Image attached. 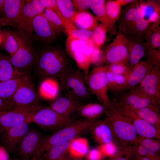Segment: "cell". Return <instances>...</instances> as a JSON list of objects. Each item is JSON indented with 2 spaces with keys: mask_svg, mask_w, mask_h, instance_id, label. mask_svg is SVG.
<instances>
[{
  "mask_svg": "<svg viewBox=\"0 0 160 160\" xmlns=\"http://www.w3.org/2000/svg\"><path fill=\"white\" fill-rule=\"evenodd\" d=\"M105 69L106 77L108 89L112 92L115 93V75L106 68L105 66Z\"/></svg>",
  "mask_w": 160,
  "mask_h": 160,
  "instance_id": "c3c4849f",
  "label": "cell"
},
{
  "mask_svg": "<svg viewBox=\"0 0 160 160\" xmlns=\"http://www.w3.org/2000/svg\"><path fill=\"white\" fill-rule=\"evenodd\" d=\"M146 56L152 65L160 66V49H153L149 47Z\"/></svg>",
  "mask_w": 160,
  "mask_h": 160,
  "instance_id": "ee69618b",
  "label": "cell"
},
{
  "mask_svg": "<svg viewBox=\"0 0 160 160\" xmlns=\"http://www.w3.org/2000/svg\"><path fill=\"white\" fill-rule=\"evenodd\" d=\"M40 1L45 8L50 9L54 11L62 20L56 0H40Z\"/></svg>",
  "mask_w": 160,
  "mask_h": 160,
  "instance_id": "7dc6e473",
  "label": "cell"
},
{
  "mask_svg": "<svg viewBox=\"0 0 160 160\" xmlns=\"http://www.w3.org/2000/svg\"><path fill=\"white\" fill-rule=\"evenodd\" d=\"M131 155V152L125 151L119 153H117L112 156L110 160H128Z\"/></svg>",
  "mask_w": 160,
  "mask_h": 160,
  "instance_id": "681fc988",
  "label": "cell"
},
{
  "mask_svg": "<svg viewBox=\"0 0 160 160\" xmlns=\"http://www.w3.org/2000/svg\"><path fill=\"white\" fill-rule=\"evenodd\" d=\"M23 0H5L1 18V25L15 27L16 23L25 4Z\"/></svg>",
  "mask_w": 160,
  "mask_h": 160,
  "instance_id": "d6986e66",
  "label": "cell"
},
{
  "mask_svg": "<svg viewBox=\"0 0 160 160\" xmlns=\"http://www.w3.org/2000/svg\"><path fill=\"white\" fill-rule=\"evenodd\" d=\"M83 73L71 66L59 77L60 86L65 96L82 103L89 98Z\"/></svg>",
  "mask_w": 160,
  "mask_h": 160,
  "instance_id": "277c9868",
  "label": "cell"
},
{
  "mask_svg": "<svg viewBox=\"0 0 160 160\" xmlns=\"http://www.w3.org/2000/svg\"><path fill=\"white\" fill-rule=\"evenodd\" d=\"M1 35L0 31V46L1 45Z\"/></svg>",
  "mask_w": 160,
  "mask_h": 160,
  "instance_id": "91938a15",
  "label": "cell"
},
{
  "mask_svg": "<svg viewBox=\"0 0 160 160\" xmlns=\"http://www.w3.org/2000/svg\"><path fill=\"white\" fill-rule=\"evenodd\" d=\"M65 32L76 28L73 23L75 11L72 0H56Z\"/></svg>",
  "mask_w": 160,
  "mask_h": 160,
  "instance_id": "484cf974",
  "label": "cell"
},
{
  "mask_svg": "<svg viewBox=\"0 0 160 160\" xmlns=\"http://www.w3.org/2000/svg\"><path fill=\"white\" fill-rule=\"evenodd\" d=\"M105 144L104 151L107 154L112 156L117 153L116 147L112 143Z\"/></svg>",
  "mask_w": 160,
  "mask_h": 160,
  "instance_id": "f5cc1de1",
  "label": "cell"
},
{
  "mask_svg": "<svg viewBox=\"0 0 160 160\" xmlns=\"http://www.w3.org/2000/svg\"><path fill=\"white\" fill-rule=\"evenodd\" d=\"M111 103L132 109L149 107L159 111V102L145 92L137 85L126 91L116 94Z\"/></svg>",
  "mask_w": 160,
  "mask_h": 160,
  "instance_id": "8992f818",
  "label": "cell"
},
{
  "mask_svg": "<svg viewBox=\"0 0 160 160\" xmlns=\"http://www.w3.org/2000/svg\"><path fill=\"white\" fill-rule=\"evenodd\" d=\"M0 160H9L8 156L6 150L1 146L0 148Z\"/></svg>",
  "mask_w": 160,
  "mask_h": 160,
  "instance_id": "11a10c76",
  "label": "cell"
},
{
  "mask_svg": "<svg viewBox=\"0 0 160 160\" xmlns=\"http://www.w3.org/2000/svg\"><path fill=\"white\" fill-rule=\"evenodd\" d=\"M128 52L123 34L120 31L106 49L103 51L100 63L106 65L126 64Z\"/></svg>",
  "mask_w": 160,
  "mask_h": 160,
  "instance_id": "8fae6325",
  "label": "cell"
},
{
  "mask_svg": "<svg viewBox=\"0 0 160 160\" xmlns=\"http://www.w3.org/2000/svg\"><path fill=\"white\" fill-rule=\"evenodd\" d=\"M59 85L55 79H45L39 88L40 95L47 99H54L57 97L59 92Z\"/></svg>",
  "mask_w": 160,
  "mask_h": 160,
  "instance_id": "1f68e13d",
  "label": "cell"
},
{
  "mask_svg": "<svg viewBox=\"0 0 160 160\" xmlns=\"http://www.w3.org/2000/svg\"><path fill=\"white\" fill-rule=\"evenodd\" d=\"M1 146H0V148H1Z\"/></svg>",
  "mask_w": 160,
  "mask_h": 160,
  "instance_id": "03108f58",
  "label": "cell"
},
{
  "mask_svg": "<svg viewBox=\"0 0 160 160\" xmlns=\"http://www.w3.org/2000/svg\"><path fill=\"white\" fill-rule=\"evenodd\" d=\"M42 14L47 20L56 36L63 31L64 29L63 22L54 11L50 9L45 8Z\"/></svg>",
  "mask_w": 160,
  "mask_h": 160,
  "instance_id": "74e56055",
  "label": "cell"
},
{
  "mask_svg": "<svg viewBox=\"0 0 160 160\" xmlns=\"http://www.w3.org/2000/svg\"><path fill=\"white\" fill-rule=\"evenodd\" d=\"M65 32L68 37L83 40H91L92 34V31L82 29L76 28Z\"/></svg>",
  "mask_w": 160,
  "mask_h": 160,
  "instance_id": "b9f144b4",
  "label": "cell"
},
{
  "mask_svg": "<svg viewBox=\"0 0 160 160\" xmlns=\"http://www.w3.org/2000/svg\"><path fill=\"white\" fill-rule=\"evenodd\" d=\"M11 31L17 41L19 49L15 54L9 57L10 62L17 71L27 74L34 67L38 52L28 36L17 30Z\"/></svg>",
  "mask_w": 160,
  "mask_h": 160,
  "instance_id": "7a4b0ae2",
  "label": "cell"
},
{
  "mask_svg": "<svg viewBox=\"0 0 160 160\" xmlns=\"http://www.w3.org/2000/svg\"><path fill=\"white\" fill-rule=\"evenodd\" d=\"M70 117L59 114L49 107L40 108L33 115L30 123L42 128L55 131L72 123Z\"/></svg>",
  "mask_w": 160,
  "mask_h": 160,
  "instance_id": "9c48e42d",
  "label": "cell"
},
{
  "mask_svg": "<svg viewBox=\"0 0 160 160\" xmlns=\"http://www.w3.org/2000/svg\"><path fill=\"white\" fill-rule=\"evenodd\" d=\"M32 28L35 38L43 42L49 43L56 38V36L42 13L34 17L32 22Z\"/></svg>",
  "mask_w": 160,
  "mask_h": 160,
  "instance_id": "ac0fdd59",
  "label": "cell"
},
{
  "mask_svg": "<svg viewBox=\"0 0 160 160\" xmlns=\"http://www.w3.org/2000/svg\"><path fill=\"white\" fill-rule=\"evenodd\" d=\"M105 9L110 19L115 23L121 16V7L115 0H109L105 3Z\"/></svg>",
  "mask_w": 160,
  "mask_h": 160,
  "instance_id": "ab89813d",
  "label": "cell"
},
{
  "mask_svg": "<svg viewBox=\"0 0 160 160\" xmlns=\"http://www.w3.org/2000/svg\"><path fill=\"white\" fill-rule=\"evenodd\" d=\"M31 160H36L35 159H31Z\"/></svg>",
  "mask_w": 160,
  "mask_h": 160,
  "instance_id": "e7e4bbea",
  "label": "cell"
},
{
  "mask_svg": "<svg viewBox=\"0 0 160 160\" xmlns=\"http://www.w3.org/2000/svg\"><path fill=\"white\" fill-rule=\"evenodd\" d=\"M137 1L129 4L121 12L118 21L119 31L123 34L129 36L135 22L140 17L137 13Z\"/></svg>",
  "mask_w": 160,
  "mask_h": 160,
  "instance_id": "ffe728a7",
  "label": "cell"
},
{
  "mask_svg": "<svg viewBox=\"0 0 160 160\" xmlns=\"http://www.w3.org/2000/svg\"><path fill=\"white\" fill-rule=\"evenodd\" d=\"M23 122L12 126L2 133V140L6 149L9 153L16 150L21 140L29 131V124Z\"/></svg>",
  "mask_w": 160,
  "mask_h": 160,
  "instance_id": "e0dca14e",
  "label": "cell"
},
{
  "mask_svg": "<svg viewBox=\"0 0 160 160\" xmlns=\"http://www.w3.org/2000/svg\"><path fill=\"white\" fill-rule=\"evenodd\" d=\"M62 160H76L69 159H67L65 158H64Z\"/></svg>",
  "mask_w": 160,
  "mask_h": 160,
  "instance_id": "94428289",
  "label": "cell"
},
{
  "mask_svg": "<svg viewBox=\"0 0 160 160\" xmlns=\"http://www.w3.org/2000/svg\"><path fill=\"white\" fill-rule=\"evenodd\" d=\"M101 154L98 150L94 149L89 153L88 158L89 160H99Z\"/></svg>",
  "mask_w": 160,
  "mask_h": 160,
  "instance_id": "db71d44e",
  "label": "cell"
},
{
  "mask_svg": "<svg viewBox=\"0 0 160 160\" xmlns=\"http://www.w3.org/2000/svg\"><path fill=\"white\" fill-rule=\"evenodd\" d=\"M65 51L82 70L84 76L89 73L91 56L95 48L91 40H80L68 37L65 41Z\"/></svg>",
  "mask_w": 160,
  "mask_h": 160,
  "instance_id": "52a82bcc",
  "label": "cell"
},
{
  "mask_svg": "<svg viewBox=\"0 0 160 160\" xmlns=\"http://www.w3.org/2000/svg\"><path fill=\"white\" fill-rule=\"evenodd\" d=\"M98 20L96 16L89 12H76L73 19V23L79 29L92 31L98 24Z\"/></svg>",
  "mask_w": 160,
  "mask_h": 160,
  "instance_id": "f1b7e54d",
  "label": "cell"
},
{
  "mask_svg": "<svg viewBox=\"0 0 160 160\" xmlns=\"http://www.w3.org/2000/svg\"><path fill=\"white\" fill-rule=\"evenodd\" d=\"M85 82L90 92L105 107L106 110L112 106L108 95L109 89L105 66L94 68L88 74L84 76Z\"/></svg>",
  "mask_w": 160,
  "mask_h": 160,
  "instance_id": "ba28073f",
  "label": "cell"
},
{
  "mask_svg": "<svg viewBox=\"0 0 160 160\" xmlns=\"http://www.w3.org/2000/svg\"><path fill=\"white\" fill-rule=\"evenodd\" d=\"M92 32L91 40L95 48L100 49L105 41L107 29L104 25L98 23Z\"/></svg>",
  "mask_w": 160,
  "mask_h": 160,
  "instance_id": "f35d334b",
  "label": "cell"
},
{
  "mask_svg": "<svg viewBox=\"0 0 160 160\" xmlns=\"http://www.w3.org/2000/svg\"><path fill=\"white\" fill-rule=\"evenodd\" d=\"M29 81L27 74L0 81V97L8 101L21 86Z\"/></svg>",
  "mask_w": 160,
  "mask_h": 160,
  "instance_id": "d4e9b609",
  "label": "cell"
},
{
  "mask_svg": "<svg viewBox=\"0 0 160 160\" xmlns=\"http://www.w3.org/2000/svg\"><path fill=\"white\" fill-rule=\"evenodd\" d=\"M26 75L19 72L13 67L9 57L0 54V81ZM28 75V74H27Z\"/></svg>",
  "mask_w": 160,
  "mask_h": 160,
  "instance_id": "4dcf8cb0",
  "label": "cell"
},
{
  "mask_svg": "<svg viewBox=\"0 0 160 160\" xmlns=\"http://www.w3.org/2000/svg\"><path fill=\"white\" fill-rule=\"evenodd\" d=\"M1 35V45L3 49L10 54V56L14 55L19 49L17 40L13 35L11 31L5 30L0 31Z\"/></svg>",
  "mask_w": 160,
  "mask_h": 160,
  "instance_id": "836d02e7",
  "label": "cell"
},
{
  "mask_svg": "<svg viewBox=\"0 0 160 160\" xmlns=\"http://www.w3.org/2000/svg\"><path fill=\"white\" fill-rule=\"evenodd\" d=\"M116 1L121 7L134 2L136 0H116Z\"/></svg>",
  "mask_w": 160,
  "mask_h": 160,
  "instance_id": "9f6ffc18",
  "label": "cell"
},
{
  "mask_svg": "<svg viewBox=\"0 0 160 160\" xmlns=\"http://www.w3.org/2000/svg\"><path fill=\"white\" fill-rule=\"evenodd\" d=\"M71 143V141L53 145L42 155L40 160H62L65 158Z\"/></svg>",
  "mask_w": 160,
  "mask_h": 160,
  "instance_id": "83f0119b",
  "label": "cell"
},
{
  "mask_svg": "<svg viewBox=\"0 0 160 160\" xmlns=\"http://www.w3.org/2000/svg\"><path fill=\"white\" fill-rule=\"evenodd\" d=\"M160 23L152 24L151 28L146 35L145 39V43L153 49L160 48Z\"/></svg>",
  "mask_w": 160,
  "mask_h": 160,
  "instance_id": "d590c367",
  "label": "cell"
},
{
  "mask_svg": "<svg viewBox=\"0 0 160 160\" xmlns=\"http://www.w3.org/2000/svg\"><path fill=\"white\" fill-rule=\"evenodd\" d=\"M95 121V120L84 119L72 122L56 131L51 135L44 138L34 158L39 160L43 154L53 145L71 141L79 134L89 129Z\"/></svg>",
  "mask_w": 160,
  "mask_h": 160,
  "instance_id": "3957f363",
  "label": "cell"
},
{
  "mask_svg": "<svg viewBox=\"0 0 160 160\" xmlns=\"http://www.w3.org/2000/svg\"><path fill=\"white\" fill-rule=\"evenodd\" d=\"M152 24L147 19L139 17L135 22L129 36L143 40Z\"/></svg>",
  "mask_w": 160,
  "mask_h": 160,
  "instance_id": "8d00e7d4",
  "label": "cell"
},
{
  "mask_svg": "<svg viewBox=\"0 0 160 160\" xmlns=\"http://www.w3.org/2000/svg\"><path fill=\"white\" fill-rule=\"evenodd\" d=\"M134 157L135 160H151L147 158L141 156L134 153H131Z\"/></svg>",
  "mask_w": 160,
  "mask_h": 160,
  "instance_id": "6f0895ef",
  "label": "cell"
},
{
  "mask_svg": "<svg viewBox=\"0 0 160 160\" xmlns=\"http://www.w3.org/2000/svg\"><path fill=\"white\" fill-rule=\"evenodd\" d=\"M8 101L14 108H31L39 105L38 95L30 81L21 86Z\"/></svg>",
  "mask_w": 160,
  "mask_h": 160,
  "instance_id": "4fadbf2b",
  "label": "cell"
},
{
  "mask_svg": "<svg viewBox=\"0 0 160 160\" xmlns=\"http://www.w3.org/2000/svg\"><path fill=\"white\" fill-rule=\"evenodd\" d=\"M72 1L74 8L79 11H87L91 4V0H73Z\"/></svg>",
  "mask_w": 160,
  "mask_h": 160,
  "instance_id": "bcb514c9",
  "label": "cell"
},
{
  "mask_svg": "<svg viewBox=\"0 0 160 160\" xmlns=\"http://www.w3.org/2000/svg\"><path fill=\"white\" fill-rule=\"evenodd\" d=\"M89 129L92 134L97 141L106 144L111 143L113 139V134L108 124L105 120L95 121Z\"/></svg>",
  "mask_w": 160,
  "mask_h": 160,
  "instance_id": "4316f807",
  "label": "cell"
},
{
  "mask_svg": "<svg viewBox=\"0 0 160 160\" xmlns=\"http://www.w3.org/2000/svg\"><path fill=\"white\" fill-rule=\"evenodd\" d=\"M102 52L100 49L94 48L91 56V63H100Z\"/></svg>",
  "mask_w": 160,
  "mask_h": 160,
  "instance_id": "f907efd6",
  "label": "cell"
},
{
  "mask_svg": "<svg viewBox=\"0 0 160 160\" xmlns=\"http://www.w3.org/2000/svg\"><path fill=\"white\" fill-rule=\"evenodd\" d=\"M44 138L37 130L29 129L16 149L17 155L25 160H29L30 158L32 159L41 146Z\"/></svg>",
  "mask_w": 160,
  "mask_h": 160,
  "instance_id": "5bb4252c",
  "label": "cell"
},
{
  "mask_svg": "<svg viewBox=\"0 0 160 160\" xmlns=\"http://www.w3.org/2000/svg\"><path fill=\"white\" fill-rule=\"evenodd\" d=\"M14 108L9 101L5 100L0 97V112L12 110Z\"/></svg>",
  "mask_w": 160,
  "mask_h": 160,
  "instance_id": "816d5d0a",
  "label": "cell"
},
{
  "mask_svg": "<svg viewBox=\"0 0 160 160\" xmlns=\"http://www.w3.org/2000/svg\"><path fill=\"white\" fill-rule=\"evenodd\" d=\"M106 108L103 104L98 103H89L82 104L77 109L79 115L84 119L95 120V119L100 116Z\"/></svg>",
  "mask_w": 160,
  "mask_h": 160,
  "instance_id": "f546056e",
  "label": "cell"
},
{
  "mask_svg": "<svg viewBox=\"0 0 160 160\" xmlns=\"http://www.w3.org/2000/svg\"><path fill=\"white\" fill-rule=\"evenodd\" d=\"M105 120L112 131L113 135L126 144L136 142L137 134L131 121L112 106L106 110Z\"/></svg>",
  "mask_w": 160,
  "mask_h": 160,
  "instance_id": "5b68a950",
  "label": "cell"
},
{
  "mask_svg": "<svg viewBox=\"0 0 160 160\" xmlns=\"http://www.w3.org/2000/svg\"><path fill=\"white\" fill-rule=\"evenodd\" d=\"M82 104L81 102L64 96L53 99L50 103L49 107L60 114L70 117Z\"/></svg>",
  "mask_w": 160,
  "mask_h": 160,
  "instance_id": "7402d4cb",
  "label": "cell"
},
{
  "mask_svg": "<svg viewBox=\"0 0 160 160\" xmlns=\"http://www.w3.org/2000/svg\"><path fill=\"white\" fill-rule=\"evenodd\" d=\"M137 86L148 95L160 101L159 66L151 65L143 79Z\"/></svg>",
  "mask_w": 160,
  "mask_h": 160,
  "instance_id": "2e32d148",
  "label": "cell"
},
{
  "mask_svg": "<svg viewBox=\"0 0 160 160\" xmlns=\"http://www.w3.org/2000/svg\"><path fill=\"white\" fill-rule=\"evenodd\" d=\"M152 65L151 62L147 60L140 61L136 64L129 74L126 85L122 92L129 90L138 85Z\"/></svg>",
  "mask_w": 160,
  "mask_h": 160,
  "instance_id": "603a6c76",
  "label": "cell"
},
{
  "mask_svg": "<svg viewBox=\"0 0 160 160\" xmlns=\"http://www.w3.org/2000/svg\"><path fill=\"white\" fill-rule=\"evenodd\" d=\"M137 10L140 17L147 19L153 13H160V1L140 0L137 2Z\"/></svg>",
  "mask_w": 160,
  "mask_h": 160,
  "instance_id": "d6a6232c",
  "label": "cell"
},
{
  "mask_svg": "<svg viewBox=\"0 0 160 160\" xmlns=\"http://www.w3.org/2000/svg\"><path fill=\"white\" fill-rule=\"evenodd\" d=\"M128 160H135V159L132 158H130V157Z\"/></svg>",
  "mask_w": 160,
  "mask_h": 160,
  "instance_id": "be15d7a7",
  "label": "cell"
},
{
  "mask_svg": "<svg viewBox=\"0 0 160 160\" xmlns=\"http://www.w3.org/2000/svg\"><path fill=\"white\" fill-rule=\"evenodd\" d=\"M148 151L158 154L160 150V143L156 140L151 138H143L138 139L136 142Z\"/></svg>",
  "mask_w": 160,
  "mask_h": 160,
  "instance_id": "60d3db41",
  "label": "cell"
},
{
  "mask_svg": "<svg viewBox=\"0 0 160 160\" xmlns=\"http://www.w3.org/2000/svg\"><path fill=\"white\" fill-rule=\"evenodd\" d=\"M5 0H0V15H2Z\"/></svg>",
  "mask_w": 160,
  "mask_h": 160,
  "instance_id": "680465c9",
  "label": "cell"
},
{
  "mask_svg": "<svg viewBox=\"0 0 160 160\" xmlns=\"http://www.w3.org/2000/svg\"><path fill=\"white\" fill-rule=\"evenodd\" d=\"M123 34L128 52L126 65L131 70L136 64L146 56L149 46L142 39Z\"/></svg>",
  "mask_w": 160,
  "mask_h": 160,
  "instance_id": "9a60e30c",
  "label": "cell"
},
{
  "mask_svg": "<svg viewBox=\"0 0 160 160\" xmlns=\"http://www.w3.org/2000/svg\"><path fill=\"white\" fill-rule=\"evenodd\" d=\"M136 132L142 137L156 138L159 137V128L154 124L138 117L132 111L129 115Z\"/></svg>",
  "mask_w": 160,
  "mask_h": 160,
  "instance_id": "44dd1931",
  "label": "cell"
},
{
  "mask_svg": "<svg viewBox=\"0 0 160 160\" xmlns=\"http://www.w3.org/2000/svg\"><path fill=\"white\" fill-rule=\"evenodd\" d=\"M128 75H115V80L116 94L122 92L127 82Z\"/></svg>",
  "mask_w": 160,
  "mask_h": 160,
  "instance_id": "f6af8a7d",
  "label": "cell"
},
{
  "mask_svg": "<svg viewBox=\"0 0 160 160\" xmlns=\"http://www.w3.org/2000/svg\"><path fill=\"white\" fill-rule=\"evenodd\" d=\"M105 66L115 75H127L131 71L126 65L122 63L113 64Z\"/></svg>",
  "mask_w": 160,
  "mask_h": 160,
  "instance_id": "7bdbcfd3",
  "label": "cell"
},
{
  "mask_svg": "<svg viewBox=\"0 0 160 160\" xmlns=\"http://www.w3.org/2000/svg\"><path fill=\"white\" fill-rule=\"evenodd\" d=\"M45 8L40 0H32L25 3L17 20L15 27L17 30L33 38L32 22L37 15L42 14Z\"/></svg>",
  "mask_w": 160,
  "mask_h": 160,
  "instance_id": "30bf717a",
  "label": "cell"
},
{
  "mask_svg": "<svg viewBox=\"0 0 160 160\" xmlns=\"http://www.w3.org/2000/svg\"><path fill=\"white\" fill-rule=\"evenodd\" d=\"M130 108L140 118L159 128L160 118L158 113L159 111L149 107H145L139 109Z\"/></svg>",
  "mask_w": 160,
  "mask_h": 160,
  "instance_id": "e575fe53",
  "label": "cell"
},
{
  "mask_svg": "<svg viewBox=\"0 0 160 160\" xmlns=\"http://www.w3.org/2000/svg\"><path fill=\"white\" fill-rule=\"evenodd\" d=\"M41 107L40 105L31 108H15L0 112V133L20 123H30L33 114Z\"/></svg>",
  "mask_w": 160,
  "mask_h": 160,
  "instance_id": "7c38bea8",
  "label": "cell"
},
{
  "mask_svg": "<svg viewBox=\"0 0 160 160\" xmlns=\"http://www.w3.org/2000/svg\"><path fill=\"white\" fill-rule=\"evenodd\" d=\"M71 63L66 52L58 47L48 46L38 52L34 67L42 78L55 79L71 66Z\"/></svg>",
  "mask_w": 160,
  "mask_h": 160,
  "instance_id": "6da1fadb",
  "label": "cell"
},
{
  "mask_svg": "<svg viewBox=\"0 0 160 160\" xmlns=\"http://www.w3.org/2000/svg\"><path fill=\"white\" fill-rule=\"evenodd\" d=\"M1 19L0 17V29L1 27Z\"/></svg>",
  "mask_w": 160,
  "mask_h": 160,
  "instance_id": "6125c7cd",
  "label": "cell"
},
{
  "mask_svg": "<svg viewBox=\"0 0 160 160\" xmlns=\"http://www.w3.org/2000/svg\"><path fill=\"white\" fill-rule=\"evenodd\" d=\"M105 1L104 0H91L90 8L101 24L106 28L111 35L116 33V26L108 16L105 9Z\"/></svg>",
  "mask_w": 160,
  "mask_h": 160,
  "instance_id": "cb8c5ba5",
  "label": "cell"
}]
</instances>
